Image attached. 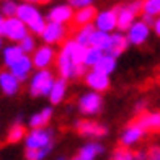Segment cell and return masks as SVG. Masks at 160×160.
I'll return each mask as SVG.
<instances>
[{"instance_id":"35","label":"cell","mask_w":160,"mask_h":160,"mask_svg":"<svg viewBox=\"0 0 160 160\" xmlns=\"http://www.w3.org/2000/svg\"><path fill=\"white\" fill-rule=\"evenodd\" d=\"M145 154H147V160H160V145H152Z\"/></svg>"},{"instance_id":"42","label":"cell","mask_w":160,"mask_h":160,"mask_svg":"<svg viewBox=\"0 0 160 160\" xmlns=\"http://www.w3.org/2000/svg\"><path fill=\"white\" fill-rule=\"evenodd\" d=\"M72 160H80V158H78V157H75V158H72Z\"/></svg>"},{"instance_id":"16","label":"cell","mask_w":160,"mask_h":160,"mask_svg":"<svg viewBox=\"0 0 160 160\" xmlns=\"http://www.w3.org/2000/svg\"><path fill=\"white\" fill-rule=\"evenodd\" d=\"M128 46H129V41L124 34L122 33H113V34H110V44H108V49H106L105 54L116 59L121 52H124Z\"/></svg>"},{"instance_id":"22","label":"cell","mask_w":160,"mask_h":160,"mask_svg":"<svg viewBox=\"0 0 160 160\" xmlns=\"http://www.w3.org/2000/svg\"><path fill=\"white\" fill-rule=\"evenodd\" d=\"M95 26L93 25H87V26H80L77 28L75 36H74V41L77 44L83 46V48H90V41H92V36L95 33Z\"/></svg>"},{"instance_id":"34","label":"cell","mask_w":160,"mask_h":160,"mask_svg":"<svg viewBox=\"0 0 160 160\" xmlns=\"http://www.w3.org/2000/svg\"><path fill=\"white\" fill-rule=\"evenodd\" d=\"M113 160H132V152L126 147H118L113 154Z\"/></svg>"},{"instance_id":"23","label":"cell","mask_w":160,"mask_h":160,"mask_svg":"<svg viewBox=\"0 0 160 160\" xmlns=\"http://www.w3.org/2000/svg\"><path fill=\"white\" fill-rule=\"evenodd\" d=\"M116 69V59L108 54H103L101 59L97 62V65L93 67V70L98 72V74H103L106 77H110V74H113V70Z\"/></svg>"},{"instance_id":"17","label":"cell","mask_w":160,"mask_h":160,"mask_svg":"<svg viewBox=\"0 0 160 160\" xmlns=\"http://www.w3.org/2000/svg\"><path fill=\"white\" fill-rule=\"evenodd\" d=\"M33 69V62H31V57L30 56H23L20 61H17L15 64L10 67V74L15 77L18 82H23V80H26L28 74H30V70Z\"/></svg>"},{"instance_id":"7","label":"cell","mask_w":160,"mask_h":160,"mask_svg":"<svg viewBox=\"0 0 160 160\" xmlns=\"http://www.w3.org/2000/svg\"><path fill=\"white\" fill-rule=\"evenodd\" d=\"M3 36H7L10 41L15 42H21L26 36H28V28L25 23L15 17V18H7L5 20V30H3Z\"/></svg>"},{"instance_id":"20","label":"cell","mask_w":160,"mask_h":160,"mask_svg":"<svg viewBox=\"0 0 160 160\" xmlns=\"http://www.w3.org/2000/svg\"><path fill=\"white\" fill-rule=\"evenodd\" d=\"M136 122L142 128V131H160V113H142Z\"/></svg>"},{"instance_id":"3","label":"cell","mask_w":160,"mask_h":160,"mask_svg":"<svg viewBox=\"0 0 160 160\" xmlns=\"http://www.w3.org/2000/svg\"><path fill=\"white\" fill-rule=\"evenodd\" d=\"M54 75L51 70H38L31 78L30 93L33 97H46L49 95L51 88L54 85Z\"/></svg>"},{"instance_id":"2","label":"cell","mask_w":160,"mask_h":160,"mask_svg":"<svg viewBox=\"0 0 160 160\" xmlns=\"http://www.w3.org/2000/svg\"><path fill=\"white\" fill-rule=\"evenodd\" d=\"M17 18L25 23L26 28H30V31H33L34 34H42L46 28V21L41 17L39 10L36 8L31 3H21L17 8Z\"/></svg>"},{"instance_id":"1","label":"cell","mask_w":160,"mask_h":160,"mask_svg":"<svg viewBox=\"0 0 160 160\" xmlns=\"http://www.w3.org/2000/svg\"><path fill=\"white\" fill-rule=\"evenodd\" d=\"M56 64H57V70H59V74L64 80L67 78H78L85 75V70L87 67L85 65H77L75 61H74V56L70 52V48H69V42L65 41L59 54L56 56Z\"/></svg>"},{"instance_id":"40","label":"cell","mask_w":160,"mask_h":160,"mask_svg":"<svg viewBox=\"0 0 160 160\" xmlns=\"http://www.w3.org/2000/svg\"><path fill=\"white\" fill-rule=\"evenodd\" d=\"M5 20H7V18H3L2 13H0V36L3 34V30H5Z\"/></svg>"},{"instance_id":"5","label":"cell","mask_w":160,"mask_h":160,"mask_svg":"<svg viewBox=\"0 0 160 160\" xmlns=\"http://www.w3.org/2000/svg\"><path fill=\"white\" fill-rule=\"evenodd\" d=\"M33 67L38 70H48L51 65L56 62V51L51 46H39L38 49H34V52L31 56Z\"/></svg>"},{"instance_id":"11","label":"cell","mask_w":160,"mask_h":160,"mask_svg":"<svg viewBox=\"0 0 160 160\" xmlns=\"http://www.w3.org/2000/svg\"><path fill=\"white\" fill-rule=\"evenodd\" d=\"M149 34H150V26H147L144 21H136V23L128 30L126 38L129 41V44L141 46V44H144V42L147 41Z\"/></svg>"},{"instance_id":"38","label":"cell","mask_w":160,"mask_h":160,"mask_svg":"<svg viewBox=\"0 0 160 160\" xmlns=\"http://www.w3.org/2000/svg\"><path fill=\"white\" fill-rule=\"evenodd\" d=\"M152 26H154V31L160 36V18H155V21H154V25H152Z\"/></svg>"},{"instance_id":"28","label":"cell","mask_w":160,"mask_h":160,"mask_svg":"<svg viewBox=\"0 0 160 160\" xmlns=\"http://www.w3.org/2000/svg\"><path fill=\"white\" fill-rule=\"evenodd\" d=\"M105 52H101V51L95 49V48H87L85 51V59H83V65L85 67H95L97 62L101 59V56H103Z\"/></svg>"},{"instance_id":"14","label":"cell","mask_w":160,"mask_h":160,"mask_svg":"<svg viewBox=\"0 0 160 160\" xmlns=\"http://www.w3.org/2000/svg\"><path fill=\"white\" fill-rule=\"evenodd\" d=\"M142 136H144L142 128L137 124L136 121H132L124 131H122V134H121V147L128 149V147H131V145L137 144L142 139Z\"/></svg>"},{"instance_id":"32","label":"cell","mask_w":160,"mask_h":160,"mask_svg":"<svg viewBox=\"0 0 160 160\" xmlns=\"http://www.w3.org/2000/svg\"><path fill=\"white\" fill-rule=\"evenodd\" d=\"M17 8H18V5L13 3V2H5V3H2V17L15 18V17H17Z\"/></svg>"},{"instance_id":"31","label":"cell","mask_w":160,"mask_h":160,"mask_svg":"<svg viewBox=\"0 0 160 160\" xmlns=\"http://www.w3.org/2000/svg\"><path fill=\"white\" fill-rule=\"evenodd\" d=\"M51 152V149H42V150H33V149H26L25 155L26 160H42L48 154Z\"/></svg>"},{"instance_id":"30","label":"cell","mask_w":160,"mask_h":160,"mask_svg":"<svg viewBox=\"0 0 160 160\" xmlns=\"http://www.w3.org/2000/svg\"><path fill=\"white\" fill-rule=\"evenodd\" d=\"M23 137H26V129L17 122V124H13L12 129L8 131V137H7V139H8V142L15 144V142H20Z\"/></svg>"},{"instance_id":"27","label":"cell","mask_w":160,"mask_h":160,"mask_svg":"<svg viewBox=\"0 0 160 160\" xmlns=\"http://www.w3.org/2000/svg\"><path fill=\"white\" fill-rule=\"evenodd\" d=\"M108 44H110V34L108 33H101V31H95L92 36L90 41V48H95L101 52H106Z\"/></svg>"},{"instance_id":"12","label":"cell","mask_w":160,"mask_h":160,"mask_svg":"<svg viewBox=\"0 0 160 160\" xmlns=\"http://www.w3.org/2000/svg\"><path fill=\"white\" fill-rule=\"evenodd\" d=\"M48 18L49 23H57V25L70 23L72 18H74V8L70 5H56L49 10Z\"/></svg>"},{"instance_id":"21","label":"cell","mask_w":160,"mask_h":160,"mask_svg":"<svg viewBox=\"0 0 160 160\" xmlns=\"http://www.w3.org/2000/svg\"><path fill=\"white\" fill-rule=\"evenodd\" d=\"M65 92H67V82H65L64 78L54 80V85H52V88H51L49 95H48L49 100H51V103L59 105L61 101L64 100V97H65Z\"/></svg>"},{"instance_id":"37","label":"cell","mask_w":160,"mask_h":160,"mask_svg":"<svg viewBox=\"0 0 160 160\" xmlns=\"http://www.w3.org/2000/svg\"><path fill=\"white\" fill-rule=\"evenodd\" d=\"M132 160H147V154L142 150H136L132 152Z\"/></svg>"},{"instance_id":"10","label":"cell","mask_w":160,"mask_h":160,"mask_svg":"<svg viewBox=\"0 0 160 160\" xmlns=\"http://www.w3.org/2000/svg\"><path fill=\"white\" fill-rule=\"evenodd\" d=\"M75 131L83 137H103L106 134V128L92 119H80L75 122Z\"/></svg>"},{"instance_id":"43","label":"cell","mask_w":160,"mask_h":160,"mask_svg":"<svg viewBox=\"0 0 160 160\" xmlns=\"http://www.w3.org/2000/svg\"><path fill=\"white\" fill-rule=\"evenodd\" d=\"M57 160H64V158H57Z\"/></svg>"},{"instance_id":"33","label":"cell","mask_w":160,"mask_h":160,"mask_svg":"<svg viewBox=\"0 0 160 160\" xmlns=\"http://www.w3.org/2000/svg\"><path fill=\"white\" fill-rule=\"evenodd\" d=\"M20 49L23 51V54H26V56L30 52H33V51H34V38H33V36L28 34L26 38L20 42Z\"/></svg>"},{"instance_id":"24","label":"cell","mask_w":160,"mask_h":160,"mask_svg":"<svg viewBox=\"0 0 160 160\" xmlns=\"http://www.w3.org/2000/svg\"><path fill=\"white\" fill-rule=\"evenodd\" d=\"M51 118H52V110H51V108H44L42 111L33 114L30 118V126L33 129H41L51 121Z\"/></svg>"},{"instance_id":"13","label":"cell","mask_w":160,"mask_h":160,"mask_svg":"<svg viewBox=\"0 0 160 160\" xmlns=\"http://www.w3.org/2000/svg\"><path fill=\"white\" fill-rule=\"evenodd\" d=\"M116 28L119 31H128L131 26L136 23V13L129 8V5L116 7Z\"/></svg>"},{"instance_id":"6","label":"cell","mask_w":160,"mask_h":160,"mask_svg":"<svg viewBox=\"0 0 160 160\" xmlns=\"http://www.w3.org/2000/svg\"><path fill=\"white\" fill-rule=\"evenodd\" d=\"M101 106H103V98H101L100 93L90 92L78 98V111L82 114H87V116L97 114L100 113Z\"/></svg>"},{"instance_id":"8","label":"cell","mask_w":160,"mask_h":160,"mask_svg":"<svg viewBox=\"0 0 160 160\" xmlns=\"http://www.w3.org/2000/svg\"><path fill=\"white\" fill-rule=\"evenodd\" d=\"M95 30L101 31V33H108L116 30V10L110 8V10H101L97 12V17H95Z\"/></svg>"},{"instance_id":"26","label":"cell","mask_w":160,"mask_h":160,"mask_svg":"<svg viewBox=\"0 0 160 160\" xmlns=\"http://www.w3.org/2000/svg\"><path fill=\"white\" fill-rule=\"evenodd\" d=\"M23 51L20 49V46H8V48H5L3 51V62L7 67H12L13 64H15L17 61H20L21 57H23Z\"/></svg>"},{"instance_id":"19","label":"cell","mask_w":160,"mask_h":160,"mask_svg":"<svg viewBox=\"0 0 160 160\" xmlns=\"http://www.w3.org/2000/svg\"><path fill=\"white\" fill-rule=\"evenodd\" d=\"M0 88H2V92L5 93V95H15V93L20 92V82L13 77L8 70L5 72H0Z\"/></svg>"},{"instance_id":"39","label":"cell","mask_w":160,"mask_h":160,"mask_svg":"<svg viewBox=\"0 0 160 160\" xmlns=\"http://www.w3.org/2000/svg\"><path fill=\"white\" fill-rule=\"evenodd\" d=\"M144 108H145V101H139V103L136 105V111L142 114V111H144Z\"/></svg>"},{"instance_id":"41","label":"cell","mask_w":160,"mask_h":160,"mask_svg":"<svg viewBox=\"0 0 160 160\" xmlns=\"http://www.w3.org/2000/svg\"><path fill=\"white\" fill-rule=\"evenodd\" d=\"M0 48H2V36H0Z\"/></svg>"},{"instance_id":"4","label":"cell","mask_w":160,"mask_h":160,"mask_svg":"<svg viewBox=\"0 0 160 160\" xmlns=\"http://www.w3.org/2000/svg\"><path fill=\"white\" fill-rule=\"evenodd\" d=\"M25 141H26V149H33V150L51 149L52 147V132L46 128L33 129L30 134H26Z\"/></svg>"},{"instance_id":"25","label":"cell","mask_w":160,"mask_h":160,"mask_svg":"<svg viewBox=\"0 0 160 160\" xmlns=\"http://www.w3.org/2000/svg\"><path fill=\"white\" fill-rule=\"evenodd\" d=\"M103 152V147H101L100 144H95V142H90L83 145L82 149H80L78 152V158L80 160H95V157L98 154H101Z\"/></svg>"},{"instance_id":"15","label":"cell","mask_w":160,"mask_h":160,"mask_svg":"<svg viewBox=\"0 0 160 160\" xmlns=\"http://www.w3.org/2000/svg\"><path fill=\"white\" fill-rule=\"evenodd\" d=\"M85 83L95 93H101V92L110 88V77L98 74L95 70H90L88 74H85Z\"/></svg>"},{"instance_id":"36","label":"cell","mask_w":160,"mask_h":160,"mask_svg":"<svg viewBox=\"0 0 160 160\" xmlns=\"http://www.w3.org/2000/svg\"><path fill=\"white\" fill-rule=\"evenodd\" d=\"M90 5H92L90 0H72L70 2V7L72 8H77V10L85 8V7H90Z\"/></svg>"},{"instance_id":"9","label":"cell","mask_w":160,"mask_h":160,"mask_svg":"<svg viewBox=\"0 0 160 160\" xmlns=\"http://www.w3.org/2000/svg\"><path fill=\"white\" fill-rule=\"evenodd\" d=\"M42 41L46 42V46L51 44H59V42L65 41L67 38V30L64 25H57V23H46V28L42 31Z\"/></svg>"},{"instance_id":"29","label":"cell","mask_w":160,"mask_h":160,"mask_svg":"<svg viewBox=\"0 0 160 160\" xmlns=\"http://www.w3.org/2000/svg\"><path fill=\"white\" fill-rule=\"evenodd\" d=\"M142 15L152 18L160 15V0H145V2H142Z\"/></svg>"},{"instance_id":"18","label":"cell","mask_w":160,"mask_h":160,"mask_svg":"<svg viewBox=\"0 0 160 160\" xmlns=\"http://www.w3.org/2000/svg\"><path fill=\"white\" fill-rule=\"evenodd\" d=\"M97 17V8L93 5L90 7H85V8H80L74 13V18H72V21H74V25L77 28L80 26H87V25H92V21L95 20Z\"/></svg>"}]
</instances>
